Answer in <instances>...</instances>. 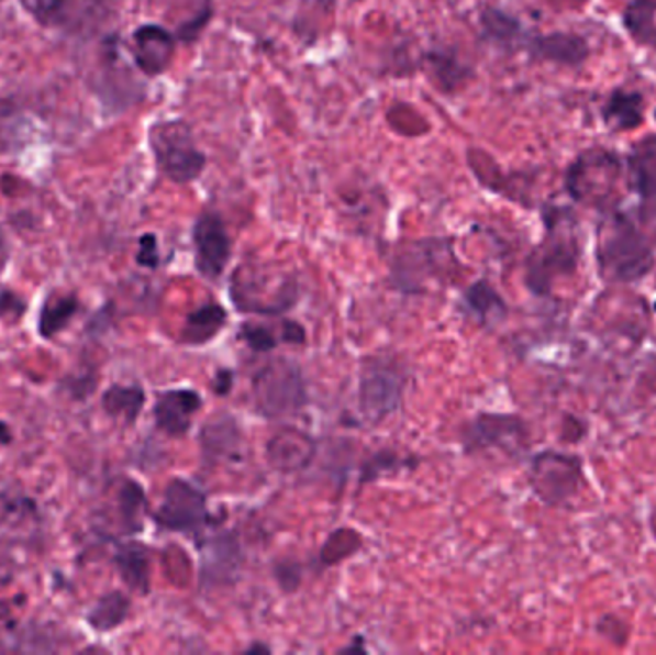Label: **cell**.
I'll list each match as a JSON object with an SVG mask.
<instances>
[{"mask_svg": "<svg viewBox=\"0 0 656 655\" xmlns=\"http://www.w3.org/2000/svg\"><path fill=\"white\" fill-rule=\"evenodd\" d=\"M624 27L637 45L656 48V0H632L624 10Z\"/></svg>", "mask_w": 656, "mask_h": 655, "instance_id": "4316f807", "label": "cell"}, {"mask_svg": "<svg viewBox=\"0 0 656 655\" xmlns=\"http://www.w3.org/2000/svg\"><path fill=\"white\" fill-rule=\"evenodd\" d=\"M275 577L279 580L280 588L292 592L300 585V567L294 562H279L275 565Z\"/></svg>", "mask_w": 656, "mask_h": 655, "instance_id": "e575fe53", "label": "cell"}, {"mask_svg": "<svg viewBox=\"0 0 656 655\" xmlns=\"http://www.w3.org/2000/svg\"><path fill=\"white\" fill-rule=\"evenodd\" d=\"M45 27L74 37H89L112 20L115 0H18Z\"/></svg>", "mask_w": 656, "mask_h": 655, "instance_id": "277c9868", "label": "cell"}, {"mask_svg": "<svg viewBox=\"0 0 656 655\" xmlns=\"http://www.w3.org/2000/svg\"><path fill=\"white\" fill-rule=\"evenodd\" d=\"M113 565L129 590H133L138 596L151 595V549L144 544L141 542L120 544L113 554Z\"/></svg>", "mask_w": 656, "mask_h": 655, "instance_id": "ac0fdd59", "label": "cell"}, {"mask_svg": "<svg viewBox=\"0 0 656 655\" xmlns=\"http://www.w3.org/2000/svg\"><path fill=\"white\" fill-rule=\"evenodd\" d=\"M645 99L642 92L616 89L604 102L603 120L611 130H637L643 123Z\"/></svg>", "mask_w": 656, "mask_h": 655, "instance_id": "603a6c76", "label": "cell"}, {"mask_svg": "<svg viewBox=\"0 0 656 655\" xmlns=\"http://www.w3.org/2000/svg\"><path fill=\"white\" fill-rule=\"evenodd\" d=\"M14 442V431L7 421L0 420V446H10Z\"/></svg>", "mask_w": 656, "mask_h": 655, "instance_id": "74e56055", "label": "cell"}, {"mask_svg": "<svg viewBox=\"0 0 656 655\" xmlns=\"http://www.w3.org/2000/svg\"><path fill=\"white\" fill-rule=\"evenodd\" d=\"M8 259H10V246L4 235L0 233V274L4 271V267L8 266Z\"/></svg>", "mask_w": 656, "mask_h": 655, "instance_id": "f35d334b", "label": "cell"}, {"mask_svg": "<svg viewBox=\"0 0 656 655\" xmlns=\"http://www.w3.org/2000/svg\"><path fill=\"white\" fill-rule=\"evenodd\" d=\"M619 174L620 164L614 154L604 151L581 154L566 171V191L572 199L588 200L597 181L599 189L607 195L619 179Z\"/></svg>", "mask_w": 656, "mask_h": 655, "instance_id": "7c38bea8", "label": "cell"}, {"mask_svg": "<svg viewBox=\"0 0 656 655\" xmlns=\"http://www.w3.org/2000/svg\"><path fill=\"white\" fill-rule=\"evenodd\" d=\"M177 37L158 23H144L133 31V62L146 77H158L174 62Z\"/></svg>", "mask_w": 656, "mask_h": 655, "instance_id": "4fadbf2b", "label": "cell"}, {"mask_svg": "<svg viewBox=\"0 0 656 655\" xmlns=\"http://www.w3.org/2000/svg\"><path fill=\"white\" fill-rule=\"evenodd\" d=\"M257 652H262V654H269L271 650L267 648L265 644H254V646H249V648L246 650V654H257Z\"/></svg>", "mask_w": 656, "mask_h": 655, "instance_id": "ab89813d", "label": "cell"}, {"mask_svg": "<svg viewBox=\"0 0 656 655\" xmlns=\"http://www.w3.org/2000/svg\"><path fill=\"white\" fill-rule=\"evenodd\" d=\"M599 275L609 282H634L655 266L653 248L640 227L624 214H612L597 233Z\"/></svg>", "mask_w": 656, "mask_h": 655, "instance_id": "6da1fadb", "label": "cell"}, {"mask_svg": "<svg viewBox=\"0 0 656 655\" xmlns=\"http://www.w3.org/2000/svg\"><path fill=\"white\" fill-rule=\"evenodd\" d=\"M146 404V392L141 385H112L108 387L100 406L112 420H121L125 425H135Z\"/></svg>", "mask_w": 656, "mask_h": 655, "instance_id": "7402d4cb", "label": "cell"}, {"mask_svg": "<svg viewBox=\"0 0 656 655\" xmlns=\"http://www.w3.org/2000/svg\"><path fill=\"white\" fill-rule=\"evenodd\" d=\"M146 506L148 503L141 482L133 479L121 480V487L118 488V510H120L121 526L125 534L143 531Z\"/></svg>", "mask_w": 656, "mask_h": 655, "instance_id": "484cf974", "label": "cell"}, {"mask_svg": "<svg viewBox=\"0 0 656 655\" xmlns=\"http://www.w3.org/2000/svg\"><path fill=\"white\" fill-rule=\"evenodd\" d=\"M267 462L280 473L302 471L318 454V442L300 429L285 428L265 446Z\"/></svg>", "mask_w": 656, "mask_h": 655, "instance_id": "9a60e30c", "label": "cell"}, {"mask_svg": "<svg viewBox=\"0 0 656 655\" xmlns=\"http://www.w3.org/2000/svg\"><path fill=\"white\" fill-rule=\"evenodd\" d=\"M453 256L449 241H421L409 244L396 258L392 266V281L405 292L419 290L426 279L436 277L440 262Z\"/></svg>", "mask_w": 656, "mask_h": 655, "instance_id": "8fae6325", "label": "cell"}, {"mask_svg": "<svg viewBox=\"0 0 656 655\" xmlns=\"http://www.w3.org/2000/svg\"><path fill=\"white\" fill-rule=\"evenodd\" d=\"M655 118H656V112H655Z\"/></svg>", "mask_w": 656, "mask_h": 655, "instance_id": "60d3db41", "label": "cell"}, {"mask_svg": "<svg viewBox=\"0 0 656 655\" xmlns=\"http://www.w3.org/2000/svg\"><path fill=\"white\" fill-rule=\"evenodd\" d=\"M234 387V374L231 369H226V367H221L218 369V374H215V379H213V392L218 395V397H226Z\"/></svg>", "mask_w": 656, "mask_h": 655, "instance_id": "8d00e7d4", "label": "cell"}, {"mask_svg": "<svg viewBox=\"0 0 656 655\" xmlns=\"http://www.w3.org/2000/svg\"><path fill=\"white\" fill-rule=\"evenodd\" d=\"M202 559V582L219 585L221 580L231 579L241 565V548L233 534H221L208 542Z\"/></svg>", "mask_w": 656, "mask_h": 655, "instance_id": "ffe728a7", "label": "cell"}, {"mask_svg": "<svg viewBox=\"0 0 656 655\" xmlns=\"http://www.w3.org/2000/svg\"><path fill=\"white\" fill-rule=\"evenodd\" d=\"M148 145L156 168L171 184H194L204 174L208 156L198 148L189 123L182 120L154 123L148 131Z\"/></svg>", "mask_w": 656, "mask_h": 655, "instance_id": "3957f363", "label": "cell"}, {"mask_svg": "<svg viewBox=\"0 0 656 655\" xmlns=\"http://www.w3.org/2000/svg\"><path fill=\"white\" fill-rule=\"evenodd\" d=\"M460 444L467 454L493 448L514 454L529 444V425L513 413H478L460 429Z\"/></svg>", "mask_w": 656, "mask_h": 655, "instance_id": "9c48e42d", "label": "cell"}, {"mask_svg": "<svg viewBox=\"0 0 656 655\" xmlns=\"http://www.w3.org/2000/svg\"><path fill=\"white\" fill-rule=\"evenodd\" d=\"M204 406L200 392L194 389H171L159 392L154 404V421L164 435L179 438L189 433L192 421Z\"/></svg>", "mask_w": 656, "mask_h": 655, "instance_id": "5bb4252c", "label": "cell"}, {"mask_svg": "<svg viewBox=\"0 0 656 655\" xmlns=\"http://www.w3.org/2000/svg\"><path fill=\"white\" fill-rule=\"evenodd\" d=\"M27 312V302L18 292L10 289L0 290V321H20Z\"/></svg>", "mask_w": 656, "mask_h": 655, "instance_id": "1f68e13d", "label": "cell"}, {"mask_svg": "<svg viewBox=\"0 0 656 655\" xmlns=\"http://www.w3.org/2000/svg\"><path fill=\"white\" fill-rule=\"evenodd\" d=\"M200 446L205 462H238L244 454V435L238 421L229 413H219L200 431Z\"/></svg>", "mask_w": 656, "mask_h": 655, "instance_id": "2e32d148", "label": "cell"}, {"mask_svg": "<svg viewBox=\"0 0 656 655\" xmlns=\"http://www.w3.org/2000/svg\"><path fill=\"white\" fill-rule=\"evenodd\" d=\"M238 338H241L242 343L248 344L249 351L259 352V354L275 351L277 344L280 343L271 329H267L265 325H257V323H244L241 328V333H238Z\"/></svg>", "mask_w": 656, "mask_h": 655, "instance_id": "f546056e", "label": "cell"}, {"mask_svg": "<svg viewBox=\"0 0 656 655\" xmlns=\"http://www.w3.org/2000/svg\"><path fill=\"white\" fill-rule=\"evenodd\" d=\"M529 480L534 495L545 506L565 508L586 487L583 459L576 454L545 449L532 459Z\"/></svg>", "mask_w": 656, "mask_h": 655, "instance_id": "8992f818", "label": "cell"}, {"mask_svg": "<svg viewBox=\"0 0 656 655\" xmlns=\"http://www.w3.org/2000/svg\"><path fill=\"white\" fill-rule=\"evenodd\" d=\"M192 244H194V266L198 274L208 281H218L225 274L226 266L233 256V243L225 227L223 218L204 210L192 225Z\"/></svg>", "mask_w": 656, "mask_h": 655, "instance_id": "30bf717a", "label": "cell"}, {"mask_svg": "<svg viewBox=\"0 0 656 655\" xmlns=\"http://www.w3.org/2000/svg\"><path fill=\"white\" fill-rule=\"evenodd\" d=\"M226 323H229V313L225 308L215 302H208L187 315L181 341L189 346H204L212 343L213 338L226 328Z\"/></svg>", "mask_w": 656, "mask_h": 655, "instance_id": "44dd1931", "label": "cell"}, {"mask_svg": "<svg viewBox=\"0 0 656 655\" xmlns=\"http://www.w3.org/2000/svg\"><path fill=\"white\" fill-rule=\"evenodd\" d=\"M135 259L138 266L146 267V269H156L159 266L158 238L154 233H146L138 238Z\"/></svg>", "mask_w": 656, "mask_h": 655, "instance_id": "d6a6232c", "label": "cell"}, {"mask_svg": "<svg viewBox=\"0 0 656 655\" xmlns=\"http://www.w3.org/2000/svg\"><path fill=\"white\" fill-rule=\"evenodd\" d=\"M432 68L436 71L437 77L444 81L447 89H453L455 85L459 84L460 77L467 74V69L460 68L459 62L455 60L453 54L431 53L429 54Z\"/></svg>", "mask_w": 656, "mask_h": 655, "instance_id": "4dcf8cb0", "label": "cell"}, {"mask_svg": "<svg viewBox=\"0 0 656 655\" xmlns=\"http://www.w3.org/2000/svg\"><path fill=\"white\" fill-rule=\"evenodd\" d=\"M210 20H212V8H204V10H202L200 14L194 15L192 20L179 25V30L175 33V37H177V41H182V43H192V41H197V38L200 37V33H202V30H204Z\"/></svg>", "mask_w": 656, "mask_h": 655, "instance_id": "836d02e7", "label": "cell"}, {"mask_svg": "<svg viewBox=\"0 0 656 655\" xmlns=\"http://www.w3.org/2000/svg\"><path fill=\"white\" fill-rule=\"evenodd\" d=\"M408 375L390 358H367L359 374V412L369 425H380L403 402Z\"/></svg>", "mask_w": 656, "mask_h": 655, "instance_id": "5b68a950", "label": "cell"}, {"mask_svg": "<svg viewBox=\"0 0 656 655\" xmlns=\"http://www.w3.org/2000/svg\"><path fill=\"white\" fill-rule=\"evenodd\" d=\"M403 467H408V457H401L393 449H378L373 456L367 457L365 464L362 465L359 485L365 487V485H369L373 480L382 479V477L401 471Z\"/></svg>", "mask_w": 656, "mask_h": 655, "instance_id": "f1b7e54d", "label": "cell"}, {"mask_svg": "<svg viewBox=\"0 0 656 655\" xmlns=\"http://www.w3.org/2000/svg\"><path fill=\"white\" fill-rule=\"evenodd\" d=\"M81 312V300L76 292L54 290L38 308L37 333L43 341H53L62 331L71 325L77 313Z\"/></svg>", "mask_w": 656, "mask_h": 655, "instance_id": "d6986e66", "label": "cell"}, {"mask_svg": "<svg viewBox=\"0 0 656 655\" xmlns=\"http://www.w3.org/2000/svg\"><path fill=\"white\" fill-rule=\"evenodd\" d=\"M129 613H131V598L123 595L121 590H112L108 595L100 596L99 602L92 606L85 619L92 631L112 633L127 621Z\"/></svg>", "mask_w": 656, "mask_h": 655, "instance_id": "d4e9b609", "label": "cell"}, {"mask_svg": "<svg viewBox=\"0 0 656 655\" xmlns=\"http://www.w3.org/2000/svg\"><path fill=\"white\" fill-rule=\"evenodd\" d=\"M154 523L169 533L192 534L198 536L208 526L218 525L208 508V496L192 482L185 479H171L164 490V498L158 510L152 513Z\"/></svg>", "mask_w": 656, "mask_h": 655, "instance_id": "52a82bcc", "label": "cell"}, {"mask_svg": "<svg viewBox=\"0 0 656 655\" xmlns=\"http://www.w3.org/2000/svg\"><path fill=\"white\" fill-rule=\"evenodd\" d=\"M465 306L468 312L475 313L478 320L482 321L483 325H493L507 318L509 308L503 297L499 295L498 290L493 289L488 279H478L472 282L467 290H465Z\"/></svg>", "mask_w": 656, "mask_h": 655, "instance_id": "cb8c5ba5", "label": "cell"}, {"mask_svg": "<svg viewBox=\"0 0 656 655\" xmlns=\"http://www.w3.org/2000/svg\"><path fill=\"white\" fill-rule=\"evenodd\" d=\"M526 51L536 60L570 66V68H578L588 60L589 56V45L586 38L574 35V33H563V31L530 38L526 43Z\"/></svg>", "mask_w": 656, "mask_h": 655, "instance_id": "e0dca14e", "label": "cell"}, {"mask_svg": "<svg viewBox=\"0 0 656 655\" xmlns=\"http://www.w3.org/2000/svg\"><path fill=\"white\" fill-rule=\"evenodd\" d=\"M480 23H482L483 37L490 38L493 43L509 46L521 41V22L499 8H486L480 15Z\"/></svg>", "mask_w": 656, "mask_h": 655, "instance_id": "83f0119b", "label": "cell"}, {"mask_svg": "<svg viewBox=\"0 0 656 655\" xmlns=\"http://www.w3.org/2000/svg\"><path fill=\"white\" fill-rule=\"evenodd\" d=\"M280 331H282L280 343L296 344V346L305 344V336L308 335H305V328H303L302 323H298L294 320H282Z\"/></svg>", "mask_w": 656, "mask_h": 655, "instance_id": "d590c367", "label": "cell"}, {"mask_svg": "<svg viewBox=\"0 0 656 655\" xmlns=\"http://www.w3.org/2000/svg\"><path fill=\"white\" fill-rule=\"evenodd\" d=\"M252 402L265 420H285L310 404L300 366L287 358L269 359L252 379Z\"/></svg>", "mask_w": 656, "mask_h": 655, "instance_id": "7a4b0ae2", "label": "cell"}, {"mask_svg": "<svg viewBox=\"0 0 656 655\" xmlns=\"http://www.w3.org/2000/svg\"><path fill=\"white\" fill-rule=\"evenodd\" d=\"M580 259V244L572 233H560L547 220V238L532 252L526 262V287L534 295H549L553 282L566 274H574Z\"/></svg>", "mask_w": 656, "mask_h": 655, "instance_id": "ba28073f", "label": "cell"}]
</instances>
